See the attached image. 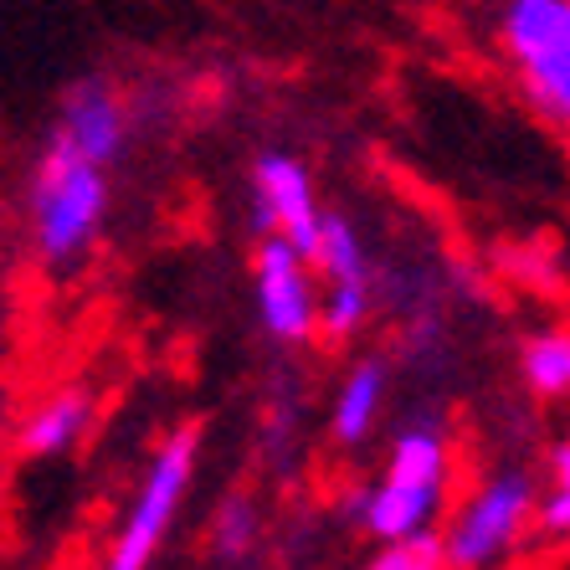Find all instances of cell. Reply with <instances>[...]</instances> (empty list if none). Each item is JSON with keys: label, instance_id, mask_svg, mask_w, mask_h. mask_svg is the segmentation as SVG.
<instances>
[{"label": "cell", "instance_id": "cell-1", "mask_svg": "<svg viewBox=\"0 0 570 570\" xmlns=\"http://www.w3.org/2000/svg\"><path fill=\"white\" fill-rule=\"evenodd\" d=\"M458 483V438L442 412H412L391 432L381 473L345 493V519L360 534L391 540H422L438 534L452 509Z\"/></svg>", "mask_w": 570, "mask_h": 570}, {"label": "cell", "instance_id": "cell-10", "mask_svg": "<svg viewBox=\"0 0 570 570\" xmlns=\"http://www.w3.org/2000/svg\"><path fill=\"white\" fill-rule=\"evenodd\" d=\"M308 263L318 273V288H340V283H360V288H381V267H375V253L360 222L350 212H334L324 206L318 216V232L308 242Z\"/></svg>", "mask_w": 570, "mask_h": 570}, {"label": "cell", "instance_id": "cell-12", "mask_svg": "<svg viewBox=\"0 0 570 570\" xmlns=\"http://www.w3.org/2000/svg\"><path fill=\"white\" fill-rule=\"evenodd\" d=\"M519 385L534 401H570V324L524 334V345H519Z\"/></svg>", "mask_w": 570, "mask_h": 570}, {"label": "cell", "instance_id": "cell-5", "mask_svg": "<svg viewBox=\"0 0 570 570\" xmlns=\"http://www.w3.org/2000/svg\"><path fill=\"white\" fill-rule=\"evenodd\" d=\"M196 463H200V426L186 422L155 448L139 489H134L129 514H124L119 534H114V550H108L104 570H149V560L159 556V544L170 540L175 519L186 509V493L196 483Z\"/></svg>", "mask_w": 570, "mask_h": 570}, {"label": "cell", "instance_id": "cell-8", "mask_svg": "<svg viewBox=\"0 0 570 570\" xmlns=\"http://www.w3.org/2000/svg\"><path fill=\"white\" fill-rule=\"evenodd\" d=\"M57 139L108 170V165L124 155V145H129V104L119 98V88L104 78H82L78 88L62 98Z\"/></svg>", "mask_w": 570, "mask_h": 570}, {"label": "cell", "instance_id": "cell-3", "mask_svg": "<svg viewBox=\"0 0 570 570\" xmlns=\"http://www.w3.org/2000/svg\"><path fill=\"white\" fill-rule=\"evenodd\" d=\"M540 478L530 463H493L463 504L442 519L438 544L448 570H489L524 540L540 509Z\"/></svg>", "mask_w": 570, "mask_h": 570}, {"label": "cell", "instance_id": "cell-14", "mask_svg": "<svg viewBox=\"0 0 570 570\" xmlns=\"http://www.w3.org/2000/svg\"><path fill=\"white\" fill-rule=\"evenodd\" d=\"M360 570H448V560H442V544L438 534H422V540H391L381 544L371 560Z\"/></svg>", "mask_w": 570, "mask_h": 570}, {"label": "cell", "instance_id": "cell-4", "mask_svg": "<svg viewBox=\"0 0 570 570\" xmlns=\"http://www.w3.org/2000/svg\"><path fill=\"white\" fill-rule=\"evenodd\" d=\"M499 47L534 114L570 129V0H504Z\"/></svg>", "mask_w": 570, "mask_h": 570}, {"label": "cell", "instance_id": "cell-6", "mask_svg": "<svg viewBox=\"0 0 570 570\" xmlns=\"http://www.w3.org/2000/svg\"><path fill=\"white\" fill-rule=\"evenodd\" d=\"M253 304L273 345L304 350L318 340V273L288 237H257Z\"/></svg>", "mask_w": 570, "mask_h": 570}, {"label": "cell", "instance_id": "cell-7", "mask_svg": "<svg viewBox=\"0 0 570 570\" xmlns=\"http://www.w3.org/2000/svg\"><path fill=\"white\" fill-rule=\"evenodd\" d=\"M324 200L308 165L293 149H263L253 159V226L257 237H288L298 253H308V242L318 232Z\"/></svg>", "mask_w": 570, "mask_h": 570}, {"label": "cell", "instance_id": "cell-16", "mask_svg": "<svg viewBox=\"0 0 570 570\" xmlns=\"http://www.w3.org/2000/svg\"><path fill=\"white\" fill-rule=\"evenodd\" d=\"M544 478H550V483H570V438L550 442V452H544Z\"/></svg>", "mask_w": 570, "mask_h": 570}, {"label": "cell", "instance_id": "cell-2", "mask_svg": "<svg viewBox=\"0 0 570 570\" xmlns=\"http://www.w3.org/2000/svg\"><path fill=\"white\" fill-rule=\"evenodd\" d=\"M31 242L47 263H72L94 247L108 216V170L67 149L62 139H47L27 190Z\"/></svg>", "mask_w": 570, "mask_h": 570}, {"label": "cell", "instance_id": "cell-15", "mask_svg": "<svg viewBox=\"0 0 570 570\" xmlns=\"http://www.w3.org/2000/svg\"><path fill=\"white\" fill-rule=\"evenodd\" d=\"M534 524H540L544 534L570 540V483H544L540 509H534Z\"/></svg>", "mask_w": 570, "mask_h": 570}, {"label": "cell", "instance_id": "cell-13", "mask_svg": "<svg viewBox=\"0 0 570 570\" xmlns=\"http://www.w3.org/2000/svg\"><path fill=\"white\" fill-rule=\"evenodd\" d=\"M257 540V509L253 499H242V493H232V499H222L212 514V550L222 560H242L247 550H253Z\"/></svg>", "mask_w": 570, "mask_h": 570}, {"label": "cell", "instance_id": "cell-11", "mask_svg": "<svg viewBox=\"0 0 570 570\" xmlns=\"http://www.w3.org/2000/svg\"><path fill=\"white\" fill-rule=\"evenodd\" d=\"M88 422H94V401L82 396V391H57V396H47L37 412L27 416L21 448H27L31 458H57V452L78 448Z\"/></svg>", "mask_w": 570, "mask_h": 570}, {"label": "cell", "instance_id": "cell-9", "mask_svg": "<svg viewBox=\"0 0 570 570\" xmlns=\"http://www.w3.org/2000/svg\"><path fill=\"white\" fill-rule=\"evenodd\" d=\"M385 412H391V360L360 355L330 396V442L345 452H360L381 432Z\"/></svg>", "mask_w": 570, "mask_h": 570}]
</instances>
